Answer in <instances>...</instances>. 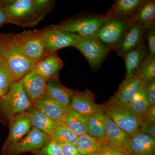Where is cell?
Wrapping results in <instances>:
<instances>
[{
  "mask_svg": "<svg viewBox=\"0 0 155 155\" xmlns=\"http://www.w3.org/2000/svg\"><path fill=\"white\" fill-rule=\"evenodd\" d=\"M5 3L8 23L26 28L38 24L52 10L56 1L10 0Z\"/></svg>",
  "mask_w": 155,
  "mask_h": 155,
  "instance_id": "cell-1",
  "label": "cell"
},
{
  "mask_svg": "<svg viewBox=\"0 0 155 155\" xmlns=\"http://www.w3.org/2000/svg\"><path fill=\"white\" fill-rule=\"evenodd\" d=\"M14 35H0V58L5 62L15 80L20 81L33 70L35 64L16 43Z\"/></svg>",
  "mask_w": 155,
  "mask_h": 155,
  "instance_id": "cell-2",
  "label": "cell"
},
{
  "mask_svg": "<svg viewBox=\"0 0 155 155\" xmlns=\"http://www.w3.org/2000/svg\"><path fill=\"white\" fill-rule=\"evenodd\" d=\"M111 17L107 14L87 12L65 19L54 26L60 30L84 37L95 35L103 23Z\"/></svg>",
  "mask_w": 155,
  "mask_h": 155,
  "instance_id": "cell-3",
  "label": "cell"
},
{
  "mask_svg": "<svg viewBox=\"0 0 155 155\" xmlns=\"http://www.w3.org/2000/svg\"><path fill=\"white\" fill-rule=\"evenodd\" d=\"M132 25L130 17H112L103 23L95 35L111 51H115L124 39Z\"/></svg>",
  "mask_w": 155,
  "mask_h": 155,
  "instance_id": "cell-4",
  "label": "cell"
},
{
  "mask_svg": "<svg viewBox=\"0 0 155 155\" xmlns=\"http://www.w3.org/2000/svg\"><path fill=\"white\" fill-rule=\"evenodd\" d=\"M14 41L24 54L35 64L44 58L45 45L44 28L25 31L14 35Z\"/></svg>",
  "mask_w": 155,
  "mask_h": 155,
  "instance_id": "cell-5",
  "label": "cell"
},
{
  "mask_svg": "<svg viewBox=\"0 0 155 155\" xmlns=\"http://www.w3.org/2000/svg\"><path fill=\"white\" fill-rule=\"evenodd\" d=\"M32 105L19 81H14L0 99V108L11 120L17 114L28 110Z\"/></svg>",
  "mask_w": 155,
  "mask_h": 155,
  "instance_id": "cell-6",
  "label": "cell"
},
{
  "mask_svg": "<svg viewBox=\"0 0 155 155\" xmlns=\"http://www.w3.org/2000/svg\"><path fill=\"white\" fill-rule=\"evenodd\" d=\"M94 71L99 70L111 50L95 35L81 37L75 45Z\"/></svg>",
  "mask_w": 155,
  "mask_h": 155,
  "instance_id": "cell-7",
  "label": "cell"
},
{
  "mask_svg": "<svg viewBox=\"0 0 155 155\" xmlns=\"http://www.w3.org/2000/svg\"><path fill=\"white\" fill-rule=\"evenodd\" d=\"M52 137L34 127L22 139L12 145L2 155H19L27 152L35 153L48 143Z\"/></svg>",
  "mask_w": 155,
  "mask_h": 155,
  "instance_id": "cell-8",
  "label": "cell"
},
{
  "mask_svg": "<svg viewBox=\"0 0 155 155\" xmlns=\"http://www.w3.org/2000/svg\"><path fill=\"white\" fill-rule=\"evenodd\" d=\"M44 38L45 57L63 48L74 47L81 37L76 33L58 29L53 25L44 28Z\"/></svg>",
  "mask_w": 155,
  "mask_h": 155,
  "instance_id": "cell-9",
  "label": "cell"
},
{
  "mask_svg": "<svg viewBox=\"0 0 155 155\" xmlns=\"http://www.w3.org/2000/svg\"><path fill=\"white\" fill-rule=\"evenodd\" d=\"M105 114L128 135L137 131L142 118L130 112L126 108L115 106H103Z\"/></svg>",
  "mask_w": 155,
  "mask_h": 155,
  "instance_id": "cell-10",
  "label": "cell"
},
{
  "mask_svg": "<svg viewBox=\"0 0 155 155\" xmlns=\"http://www.w3.org/2000/svg\"><path fill=\"white\" fill-rule=\"evenodd\" d=\"M122 148L127 155H155V139L137 131L127 136Z\"/></svg>",
  "mask_w": 155,
  "mask_h": 155,
  "instance_id": "cell-11",
  "label": "cell"
},
{
  "mask_svg": "<svg viewBox=\"0 0 155 155\" xmlns=\"http://www.w3.org/2000/svg\"><path fill=\"white\" fill-rule=\"evenodd\" d=\"M145 83V81L136 74L125 77L107 105L125 108L134 94Z\"/></svg>",
  "mask_w": 155,
  "mask_h": 155,
  "instance_id": "cell-12",
  "label": "cell"
},
{
  "mask_svg": "<svg viewBox=\"0 0 155 155\" xmlns=\"http://www.w3.org/2000/svg\"><path fill=\"white\" fill-rule=\"evenodd\" d=\"M11 121L8 137L3 145L2 151L22 139L32 127L27 112L17 114L11 119Z\"/></svg>",
  "mask_w": 155,
  "mask_h": 155,
  "instance_id": "cell-13",
  "label": "cell"
},
{
  "mask_svg": "<svg viewBox=\"0 0 155 155\" xmlns=\"http://www.w3.org/2000/svg\"><path fill=\"white\" fill-rule=\"evenodd\" d=\"M64 63L57 52L51 53L35 65L33 71L46 80L59 78V75Z\"/></svg>",
  "mask_w": 155,
  "mask_h": 155,
  "instance_id": "cell-14",
  "label": "cell"
},
{
  "mask_svg": "<svg viewBox=\"0 0 155 155\" xmlns=\"http://www.w3.org/2000/svg\"><path fill=\"white\" fill-rule=\"evenodd\" d=\"M19 81L32 104L46 93L47 81L33 70Z\"/></svg>",
  "mask_w": 155,
  "mask_h": 155,
  "instance_id": "cell-15",
  "label": "cell"
},
{
  "mask_svg": "<svg viewBox=\"0 0 155 155\" xmlns=\"http://www.w3.org/2000/svg\"><path fill=\"white\" fill-rule=\"evenodd\" d=\"M101 107L95 102V95L88 89L82 92L74 91L69 107L88 117Z\"/></svg>",
  "mask_w": 155,
  "mask_h": 155,
  "instance_id": "cell-16",
  "label": "cell"
},
{
  "mask_svg": "<svg viewBox=\"0 0 155 155\" xmlns=\"http://www.w3.org/2000/svg\"><path fill=\"white\" fill-rule=\"evenodd\" d=\"M144 40L143 26L139 23L134 24L115 51L118 56L123 58L127 53L136 48Z\"/></svg>",
  "mask_w": 155,
  "mask_h": 155,
  "instance_id": "cell-17",
  "label": "cell"
},
{
  "mask_svg": "<svg viewBox=\"0 0 155 155\" xmlns=\"http://www.w3.org/2000/svg\"><path fill=\"white\" fill-rule=\"evenodd\" d=\"M32 105L35 109L57 122L61 121L67 109L46 93L32 104Z\"/></svg>",
  "mask_w": 155,
  "mask_h": 155,
  "instance_id": "cell-18",
  "label": "cell"
},
{
  "mask_svg": "<svg viewBox=\"0 0 155 155\" xmlns=\"http://www.w3.org/2000/svg\"><path fill=\"white\" fill-rule=\"evenodd\" d=\"M104 125L105 141L106 143L114 150L124 152L122 145L128 134L120 129L105 114Z\"/></svg>",
  "mask_w": 155,
  "mask_h": 155,
  "instance_id": "cell-19",
  "label": "cell"
},
{
  "mask_svg": "<svg viewBox=\"0 0 155 155\" xmlns=\"http://www.w3.org/2000/svg\"><path fill=\"white\" fill-rule=\"evenodd\" d=\"M132 25L139 23L146 30L155 25V1L143 0V2L132 17H130Z\"/></svg>",
  "mask_w": 155,
  "mask_h": 155,
  "instance_id": "cell-20",
  "label": "cell"
},
{
  "mask_svg": "<svg viewBox=\"0 0 155 155\" xmlns=\"http://www.w3.org/2000/svg\"><path fill=\"white\" fill-rule=\"evenodd\" d=\"M148 54V49L143 40L136 48L123 57L126 66L125 77L136 74L140 65Z\"/></svg>",
  "mask_w": 155,
  "mask_h": 155,
  "instance_id": "cell-21",
  "label": "cell"
},
{
  "mask_svg": "<svg viewBox=\"0 0 155 155\" xmlns=\"http://www.w3.org/2000/svg\"><path fill=\"white\" fill-rule=\"evenodd\" d=\"M74 92V91L62 85L59 78L47 81L46 93L67 109L70 107Z\"/></svg>",
  "mask_w": 155,
  "mask_h": 155,
  "instance_id": "cell-22",
  "label": "cell"
},
{
  "mask_svg": "<svg viewBox=\"0 0 155 155\" xmlns=\"http://www.w3.org/2000/svg\"><path fill=\"white\" fill-rule=\"evenodd\" d=\"M60 122L64 123L78 137L87 133V117L69 107L66 110Z\"/></svg>",
  "mask_w": 155,
  "mask_h": 155,
  "instance_id": "cell-23",
  "label": "cell"
},
{
  "mask_svg": "<svg viewBox=\"0 0 155 155\" xmlns=\"http://www.w3.org/2000/svg\"><path fill=\"white\" fill-rule=\"evenodd\" d=\"M107 144L86 133L78 137L76 147L79 154L101 153Z\"/></svg>",
  "mask_w": 155,
  "mask_h": 155,
  "instance_id": "cell-24",
  "label": "cell"
},
{
  "mask_svg": "<svg viewBox=\"0 0 155 155\" xmlns=\"http://www.w3.org/2000/svg\"><path fill=\"white\" fill-rule=\"evenodd\" d=\"M104 112L103 106L94 114L87 117V134L98 139L105 141Z\"/></svg>",
  "mask_w": 155,
  "mask_h": 155,
  "instance_id": "cell-25",
  "label": "cell"
},
{
  "mask_svg": "<svg viewBox=\"0 0 155 155\" xmlns=\"http://www.w3.org/2000/svg\"><path fill=\"white\" fill-rule=\"evenodd\" d=\"M32 127H34L52 137L58 122L32 108L27 112Z\"/></svg>",
  "mask_w": 155,
  "mask_h": 155,
  "instance_id": "cell-26",
  "label": "cell"
},
{
  "mask_svg": "<svg viewBox=\"0 0 155 155\" xmlns=\"http://www.w3.org/2000/svg\"><path fill=\"white\" fill-rule=\"evenodd\" d=\"M143 0H116L107 13L112 17H131L138 10Z\"/></svg>",
  "mask_w": 155,
  "mask_h": 155,
  "instance_id": "cell-27",
  "label": "cell"
},
{
  "mask_svg": "<svg viewBox=\"0 0 155 155\" xmlns=\"http://www.w3.org/2000/svg\"><path fill=\"white\" fill-rule=\"evenodd\" d=\"M144 84L134 94L125 107L141 118L150 106L145 94Z\"/></svg>",
  "mask_w": 155,
  "mask_h": 155,
  "instance_id": "cell-28",
  "label": "cell"
},
{
  "mask_svg": "<svg viewBox=\"0 0 155 155\" xmlns=\"http://www.w3.org/2000/svg\"><path fill=\"white\" fill-rule=\"evenodd\" d=\"M136 75L145 82L155 79V55H148L140 65Z\"/></svg>",
  "mask_w": 155,
  "mask_h": 155,
  "instance_id": "cell-29",
  "label": "cell"
},
{
  "mask_svg": "<svg viewBox=\"0 0 155 155\" xmlns=\"http://www.w3.org/2000/svg\"><path fill=\"white\" fill-rule=\"evenodd\" d=\"M78 137L61 122H58L52 139L57 142L69 143L76 146Z\"/></svg>",
  "mask_w": 155,
  "mask_h": 155,
  "instance_id": "cell-30",
  "label": "cell"
},
{
  "mask_svg": "<svg viewBox=\"0 0 155 155\" xmlns=\"http://www.w3.org/2000/svg\"><path fill=\"white\" fill-rule=\"evenodd\" d=\"M16 81L5 62L0 58V97L4 95Z\"/></svg>",
  "mask_w": 155,
  "mask_h": 155,
  "instance_id": "cell-31",
  "label": "cell"
},
{
  "mask_svg": "<svg viewBox=\"0 0 155 155\" xmlns=\"http://www.w3.org/2000/svg\"><path fill=\"white\" fill-rule=\"evenodd\" d=\"M33 153L35 155H64L58 143L52 139L41 149Z\"/></svg>",
  "mask_w": 155,
  "mask_h": 155,
  "instance_id": "cell-32",
  "label": "cell"
},
{
  "mask_svg": "<svg viewBox=\"0 0 155 155\" xmlns=\"http://www.w3.org/2000/svg\"><path fill=\"white\" fill-rule=\"evenodd\" d=\"M145 94L150 106L155 105V79L145 82Z\"/></svg>",
  "mask_w": 155,
  "mask_h": 155,
  "instance_id": "cell-33",
  "label": "cell"
},
{
  "mask_svg": "<svg viewBox=\"0 0 155 155\" xmlns=\"http://www.w3.org/2000/svg\"><path fill=\"white\" fill-rule=\"evenodd\" d=\"M148 45L149 54L155 55V25L145 31Z\"/></svg>",
  "mask_w": 155,
  "mask_h": 155,
  "instance_id": "cell-34",
  "label": "cell"
},
{
  "mask_svg": "<svg viewBox=\"0 0 155 155\" xmlns=\"http://www.w3.org/2000/svg\"><path fill=\"white\" fill-rule=\"evenodd\" d=\"M137 131L140 133L150 136L155 139V123L142 120Z\"/></svg>",
  "mask_w": 155,
  "mask_h": 155,
  "instance_id": "cell-35",
  "label": "cell"
},
{
  "mask_svg": "<svg viewBox=\"0 0 155 155\" xmlns=\"http://www.w3.org/2000/svg\"><path fill=\"white\" fill-rule=\"evenodd\" d=\"M64 155H79L75 146L65 143L58 142Z\"/></svg>",
  "mask_w": 155,
  "mask_h": 155,
  "instance_id": "cell-36",
  "label": "cell"
},
{
  "mask_svg": "<svg viewBox=\"0 0 155 155\" xmlns=\"http://www.w3.org/2000/svg\"><path fill=\"white\" fill-rule=\"evenodd\" d=\"M142 118L143 121L155 123V105L150 106Z\"/></svg>",
  "mask_w": 155,
  "mask_h": 155,
  "instance_id": "cell-37",
  "label": "cell"
},
{
  "mask_svg": "<svg viewBox=\"0 0 155 155\" xmlns=\"http://www.w3.org/2000/svg\"><path fill=\"white\" fill-rule=\"evenodd\" d=\"M8 22L5 1H0V27Z\"/></svg>",
  "mask_w": 155,
  "mask_h": 155,
  "instance_id": "cell-38",
  "label": "cell"
},
{
  "mask_svg": "<svg viewBox=\"0 0 155 155\" xmlns=\"http://www.w3.org/2000/svg\"><path fill=\"white\" fill-rule=\"evenodd\" d=\"M100 155H127L124 152L117 150L112 148L108 145L105 148Z\"/></svg>",
  "mask_w": 155,
  "mask_h": 155,
  "instance_id": "cell-39",
  "label": "cell"
},
{
  "mask_svg": "<svg viewBox=\"0 0 155 155\" xmlns=\"http://www.w3.org/2000/svg\"><path fill=\"white\" fill-rule=\"evenodd\" d=\"M84 155H100V153L91 154Z\"/></svg>",
  "mask_w": 155,
  "mask_h": 155,
  "instance_id": "cell-40",
  "label": "cell"
}]
</instances>
